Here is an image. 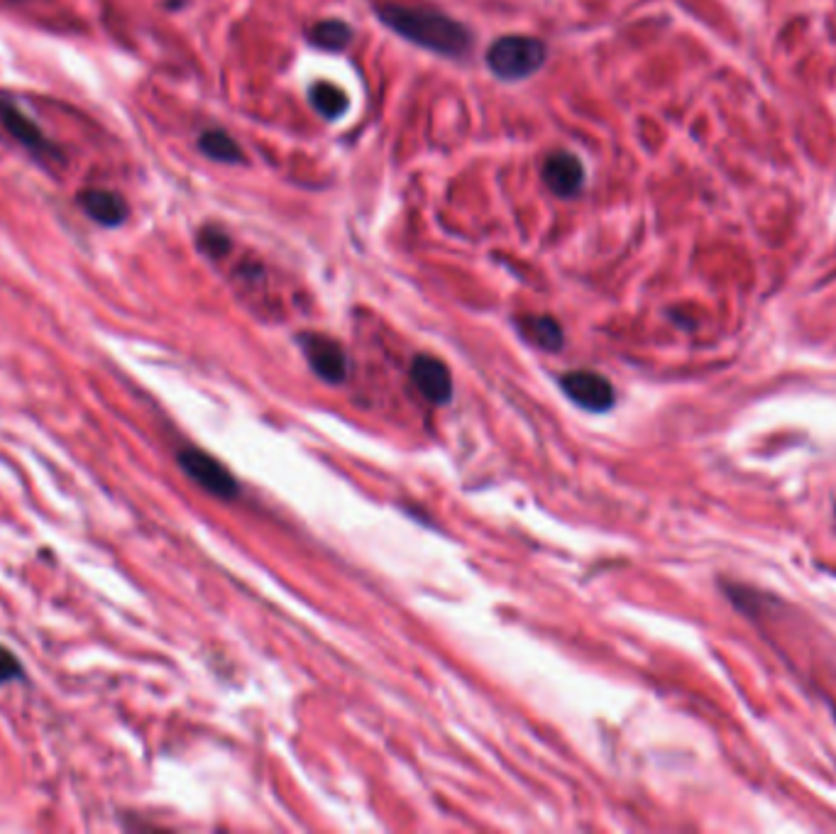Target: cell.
Instances as JSON below:
<instances>
[{
	"instance_id": "cell-5",
	"label": "cell",
	"mask_w": 836,
	"mask_h": 834,
	"mask_svg": "<svg viewBox=\"0 0 836 834\" xmlns=\"http://www.w3.org/2000/svg\"><path fill=\"white\" fill-rule=\"evenodd\" d=\"M302 347L311 370H314L321 380L341 384L347 377V355L341 343H335L328 335L306 333L302 335Z\"/></svg>"
},
{
	"instance_id": "cell-8",
	"label": "cell",
	"mask_w": 836,
	"mask_h": 834,
	"mask_svg": "<svg viewBox=\"0 0 836 834\" xmlns=\"http://www.w3.org/2000/svg\"><path fill=\"white\" fill-rule=\"evenodd\" d=\"M543 181L548 184V189L560 198H570L580 194V189L584 186V167L580 157L565 153V149H558V153H553L545 159Z\"/></svg>"
},
{
	"instance_id": "cell-12",
	"label": "cell",
	"mask_w": 836,
	"mask_h": 834,
	"mask_svg": "<svg viewBox=\"0 0 836 834\" xmlns=\"http://www.w3.org/2000/svg\"><path fill=\"white\" fill-rule=\"evenodd\" d=\"M308 98H311V104H314L318 114L323 118H328V120L341 118L347 110V96L338 89V86L326 84V81L311 86Z\"/></svg>"
},
{
	"instance_id": "cell-9",
	"label": "cell",
	"mask_w": 836,
	"mask_h": 834,
	"mask_svg": "<svg viewBox=\"0 0 836 834\" xmlns=\"http://www.w3.org/2000/svg\"><path fill=\"white\" fill-rule=\"evenodd\" d=\"M77 204L94 223L104 228H118L128 220L130 208L125 198L108 189H86L77 196Z\"/></svg>"
},
{
	"instance_id": "cell-10",
	"label": "cell",
	"mask_w": 836,
	"mask_h": 834,
	"mask_svg": "<svg viewBox=\"0 0 836 834\" xmlns=\"http://www.w3.org/2000/svg\"><path fill=\"white\" fill-rule=\"evenodd\" d=\"M519 326L523 335L543 351H560V345H563V328L551 316H527L521 318Z\"/></svg>"
},
{
	"instance_id": "cell-15",
	"label": "cell",
	"mask_w": 836,
	"mask_h": 834,
	"mask_svg": "<svg viewBox=\"0 0 836 834\" xmlns=\"http://www.w3.org/2000/svg\"><path fill=\"white\" fill-rule=\"evenodd\" d=\"M20 670L22 668L18 664V658L12 656L8 649H3V646H0V686H3V683L16 680L20 676Z\"/></svg>"
},
{
	"instance_id": "cell-4",
	"label": "cell",
	"mask_w": 836,
	"mask_h": 834,
	"mask_svg": "<svg viewBox=\"0 0 836 834\" xmlns=\"http://www.w3.org/2000/svg\"><path fill=\"white\" fill-rule=\"evenodd\" d=\"M560 387H563V392L572 402L588 409V412H609V409L614 406V387H611V382L607 377L597 375V372H568V375L560 380Z\"/></svg>"
},
{
	"instance_id": "cell-1",
	"label": "cell",
	"mask_w": 836,
	"mask_h": 834,
	"mask_svg": "<svg viewBox=\"0 0 836 834\" xmlns=\"http://www.w3.org/2000/svg\"><path fill=\"white\" fill-rule=\"evenodd\" d=\"M377 16L386 28H392L404 40L423 49H431L443 57H463L472 47V35L463 22L453 20L441 10L423 6L384 3L377 8Z\"/></svg>"
},
{
	"instance_id": "cell-13",
	"label": "cell",
	"mask_w": 836,
	"mask_h": 834,
	"mask_svg": "<svg viewBox=\"0 0 836 834\" xmlns=\"http://www.w3.org/2000/svg\"><path fill=\"white\" fill-rule=\"evenodd\" d=\"M311 42L321 49L338 52V49L353 42V28L343 20H323L311 30Z\"/></svg>"
},
{
	"instance_id": "cell-7",
	"label": "cell",
	"mask_w": 836,
	"mask_h": 834,
	"mask_svg": "<svg viewBox=\"0 0 836 834\" xmlns=\"http://www.w3.org/2000/svg\"><path fill=\"white\" fill-rule=\"evenodd\" d=\"M411 380L416 390L433 404H445L453 396V377L443 360L433 355H419L411 365Z\"/></svg>"
},
{
	"instance_id": "cell-14",
	"label": "cell",
	"mask_w": 836,
	"mask_h": 834,
	"mask_svg": "<svg viewBox=\"0 0 836 834\" xmlns=\"http://www.w3.org/2000/svg\"><path fill=\"white\" fill-rule=\"evenodd\" d=\"M198 247H201L208 257H223L230 251V241L223 230L208 226L201 230V235H198Z\"/></svg>"
},
{
	"instance_id": "cell-2",
	"label": "cell",
	"mask_w": 836,
	"mask_h": 834,
	"mask_svg": "<svg viewBox=\"0 0 836 834\" xmlns=\"http://www.w3.org/2000/svg\"><path fill=\"white\" fill-rule=\"evenodd\" d=\"M545 55V45L535 37L506 35L486 49V67L502 81H521L543 67Z\"/></svg>"
},
{
	"instance_id": "cell-3",
	"label": "cell",
	"mask_w": 836,
	"mask_h": 834,
	"mask_svg": "<svg viewBox=\"0 0 836 834\" xmlns=\"http://www.w3.org/2000/svg\"><path fill=\"white\" fill-rule=\"evenodd\" d=\"M179 465L186 475L196 480L210 494L223 497V500H233L238 494V482L230 475V470L204 451L186 448V451L179 453Z\"/></svg>"
},
{
	"instance_id": "cell-6",
	"label": "cell",
	"mask_w": 836,
	"mask_h": 834,
	"mask_svg": "<svg viewBox=\"0 0 836 834\" xmlns=\"http://www.w3.org/2000/svg\"><path fill=\"white\" fill-rule=\"evenodd\" d=\"M0 122H3V128L16 138V143H20L35 157H61L59 149L45 138L40 126H35V122L10 101H0Z\"/></svg>"
},
{
	"instance_id": "cell-11",
	"label": "cell",
	"mask_w": 836,
	"mask_h": 834,
	"mask_svg": "<svg viewBox=\"0 0 836 834\" xmlns=\"http://www.w3.org/2000/svg\"><path fill=\"white\" fill-rule=\"evenodd\" d=\"M198 147H201V153L206 157L226 161V165H240L243 161V149L223 130H206L201 138H198Z\"/></svg>"
}]
</instances>
